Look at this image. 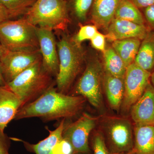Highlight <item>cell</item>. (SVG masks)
Segmentation results:
<instances>
[{
    "label": "cell",
    "mask_w": 154,
    "mask_h": 154,
    "mask_svg": "<svg viewBox=\"0 0 154 154\" xmlns=\"http://www.w3.org/2000/svg\"><path fill=\"white\" fill-rule=\"evenodd\" d=\"M5 81L3 77L2 73V70H1V67H0V85L5 86L6 85Z\"/></svg>",
    "instance_id": "cell-33"
},
{
    "label": "cell",
    "mask_w": 154,
    "mask_h": 154,
    "mask_svg": "<svg viewBox=\"0 0 154 154\" xmlns=\"http://www.w3.org/2000/svg\"><path fill=\"white\" fill-rule=\"evenodd\" d=\"M36 32L43 66L56 78L58 73L59 60L57 43L52 30L37 27Z\"/></svg>",
    "instance_id": "cell-11"
},
{
    "label": "cell",
    "mask_w": 154,
    "mask_h": 154,
    "mask_svg": "<svg viewBox=\"0 0 154 154\" xmlns=\"http://www.w3.org/2000/svg\"><path fill=\"white\" fill-rule=\"evenodd\" d=\"M91 146L94 154H111L107 149L102 132L94 134L91 139Z\"/></svg>",
    "instance_id": "cell-26"
},
{
    "label": "cell",
    "mask_w": 154,
    "mask_h": 154,
    "mask_svg": "<svg viewBox=\"0 0 154 154\" xmlns=\"http://www.w3.org/2000/svg\"><path fill=\"white\" fill-rule=\"evenodd\" d=\"M120 0H94L91 17L96 27L107 29L114 18Z\"/></svg>",
    "instance_id": "cell-16"
},
{
    "label": "cell",
    "mask_w": 154,
    "mask_h": 154,
    "mask_svg": "<svg viewBox=\"0 0 154 154\" xmlns=\"http://www.w3.org/2000/svg\"><path fill=\"white\" fill-rule=\"evenodd\" d=\"M65 124V119H63L57 127L54 130H50L47 128L46 129L49 132L48 136L37 143H31L17 138L11 139L12 140L22 143L26 149L30 152L35 154H49L58 143L62 139Z\"/></svg>",
    "instance_id": "cell-15"
},
{
    "label": "cell",
    "mask_w": 154,
    "mask_h": 154,
    "mask_svg": "<svg viewBox=\"0 0 154 154\" xmlns=\"http://www.w3.org/2000/svg\"><path fill=\"white\" fill-rule=\"evenodd\" d=\"M53 78L44 68L41 60L22 72L6 85L19 97L23 106L35 101L54 86Z\"/></svg>",
    "instance_id": "cell-2"
},
{
    "label": "cell",
    "mask_w": 154,
    "mask_h": 154,
    "mask_svg": "<svg viewBox=\"0 0 154 154\" xmlns=\"http://www.w3.org/2000/svg\"><path fill=\"white\" fill-rule=\"evenodd\" d=\"M103 77L100 62L97 59L90 61L70 95L83 96L94 107L99 108L102 103Z\"/></svg>",
    "instance_id": "cell-7"
},
{
    "label": "cell",
    "mask_w": 154,
    "mask_h": 154,
    "mask_svg": "<svg viewBox=\"0 0 154 154\" xmlns=\"http://www.w3.org/2000/svg\"><path fill=\"white\" fill-rule=\"evenodd\" d=\"M96 25H86L81 26L79 32L72 40L76 44L81 45L85 40H91L98 32Z\"/></svg>",
    "instance_id": "cell-25"
},
{
    "label": "cell",
    "mask_w": 154,
    "mask_h": 154,
    "mask_svg": "<svg viewBox=\"0 0 154 154\" xmlns=\"http://www.w3.org/2000/svg\"><path fill=\"white\" fill-rule=\"evenodd\" d=\"M134 63L147 71L152 73L154 69V30H149L141 40Z\"/></svg>",
    "instance_id": "cell-19"
},
{
    "label": "cell",
    "mask_w": 154,
    "mask_h": 154,
    "mask_svg": "<svg viewBox=\"0 0 154 154\" xmlns=\"http://www.w3.org/2000/svg\"><path fill=\"white\" fill-rule=\"evenodd\" d=\"M114 18L139 25H145L146 22L143 15L131 0H120Z\"/></svg>",
    "instance_id": "cell-21"
},
{
    "label": "cell",
    "mask_w": 154,
    "mask_h": 154,
    "mask_svg": "<svg viewBox=\"0 0 154 154\" xmlns=\"http://www.w3.org/2000/svg\"><path fill=\"white\" fill-rule=\"evenodd\" d=\"M5 50L6 49L4 48V47H3L2 44H1V42H0V58H1V56L4 53V52H5Z\"/></svg>",
    "instance_id": "cell-34"
},
{
    "label": "cell",
    "mask_w": 154,
    "mask_h": 154,
    "mask_svg": "<svg viewBox=\"0 0 154 154\" xmlns=\"http://www.w3.org/2000/svg\"><path fill=\"white\" fill-rule=\"evenodd\" d=\"M57 45L59 67L56 77V88L58 92L68 94L72 84L82 70L84 51L81 45L66 37L62 38Z\"/></svg>",
    "instance_id": "cell-3"
},
{
    "label": "cell",
    "mask_w": 154,
    "mask_h": 154,
    "mask_svg": "<svg viewBox=\"0 0 154 154\" xmlns=\"http://www.w3.org/2000/svg\"><path fill=\"white\" fill-rule=\"evenodd\" d=\"M150 79L151 81L152 85L154 87V69L152 71V72L151 73V75Z\"/></svg>",
    "instance_id": "cell-35"
},
{
    "label": "cell",
    "mask_w": 154,
    "mask_h": 154,
    "mask_svg": "<svg viewBox=\"0 0 154 154\" xmlns=\"http://www.w3.org/2000/svg\"><path fill=\"white\" fill-rule=\"evenodd\" d=\"M41 60L40 49L24 51H11L6 49L0 58V67L6 84Z\"/></svg>",
    "instance_id": "cell-10"
},
{
    "label": "cell",
    "mask_w": 154,
    "mask_h": 154,
    "mask_svg": "<svg viewBox=\"0 0 154 154\" xmlns=\"http://www.w3.org/2000/svg\"><path fill=\"white\" fill-rule=\"evenodd\" d=\"M143 15L149 30H154V5L144 9Z\"/></svg>",
    "instance_id": "cell-30"
},
{
    "label": "cell",
    "mask_w": 154,
    "mask_h": 154,
    "mask_svg": "<svg viewBox=\"0 0 154 154\" xmlns=\"http://www.w3.org/2000/svg\"><path fill=\"white\" fill-rule=\"evenodd\" d=\"M86 101L82 96L60 93L53 86L35 101L21 107L14 120L38 117L48 122L72 118L82 111Z\"/></svg>",
    "instance_id": "cell-1"
},
{
    "label": "cell",
    "mask_w": 154,
    "mask_h": 154,
    "mask_svg": "<svg viewBox=\"0 0 154 154\" xmlns=\"http://www.w3.org/2000/svg\"><path fill=\"white\" fill-rule=\"evenodd\" d=\"M138 9H144L154 5V0H131Z\"/></svg>",
    "instance_id": "cell-32"
},
{
    "label": "cell",
    "mask_w": 154,
    "mask_h": 154,
    "mask_svg": "<svg viewBox=\"0 0 154 154\" xmlns=\"http://www.w3.org/2000/svg\"><path fill=\"white\" fill-rule=\"evenodd\" d=\"M96 119L86 113H83L77 120L65 124L63 137L68 141L75 153L90 154L91 149L89 136L95 127Z\"/></svg>",
    "instance_id": "cell-8"
},
{
    "label": "cell",
    "mask_w": 154,
    "mask_h": 154,
    "mask_svg": "<svg viewBox=\"0 0 154 154\" xmlns=\"http://www.w3.org/2000/svg\"><path fill=\"white\" fill-rule=\"evenodd\" d=\"M134 138L136 154H154V125L135 124Z\"/></svg>",
    "instance_id": "cell-18"
},
{
    "label": "cell",
    "mask_w": 154,
    "mask_h": 154,
    "mask_svg": "<svg viewBox=\"0 0 154 154\" xmlns=\"http://www.w3.org/2000/svg\"><path fill=\"white\" fill-rule=\"evenodd\" d=\"M103 54L105 72L113 76L124 78L126 67L113 48L105 50Z\"/></svg>",
    "instance_id": "cell-22"
},
{
    "label": "cell",
    "mask_w": 154,
    "mask_h": 154,
    "mask_svg": "<svg viewBox=\"0 0 154 154\" xmlns=\"http://www.w3.org/2000/svg\"><path fill=\"white\" fill-rule=\"evenodd\" d=\"M25 18L34 26L51 30H64L69 21L65 0H36Z\"/></svg>",
    "instance_id": "cell-4"
},
{
    "label": "cell",
    "mask_w": 154,
    "mask_h": 154,
    "mask_svg": "<svg viewBox=\"0 0 154 154\" xmlns=\"http://www.w3.org/2000/svg\"><path fill=\"white\" fill-rule=\"evenodd\" d=\"M103 81L105 94L110 107L118 110L124 98V78L113 76L105 72Z\"/></svg>",
    "instance_id": "cell-17"
},
{
    "label": "cell",
    "mask_w": 154,
    "mask_h": 154,
    "mask_svg": "<svg viewBox=\"0 0 154 154\" xmlns=\"http://www.w3.org/2000/svg\"><path fill=\"white\" fill-rule=\"evenodd\" d=\"M36 0H0L13 17L26 14Z\"/></svg>",
    "instance_id": "cell-23"
},
{
    "label": "cell",
    "mask_w": 154,
    "mask_h": 154,
    "mask_svg": "<svg viewBox=\"0 0 154 154\" xmlns=\"http://www.w3.org/2000/svg\"><path fill=\"white\" fill-rule=\"evenodd\" d=\"M75 152L70 143L63 137L49 154H74Z\"/></svg>",
    "instance_id": "cell-27"
},
{
    "label": "cell",
    "mask_w": 154,
    "mask_h": 154,
    "mask_svg": "<svg viewBox=\"0 0 154 154\" xmlns=\"http://www.w3.org/2000/svg\"><path fill=\"white\" fill-rule=\"evenodd\" d=\"M14 18L10 11L0 3V23Z\"/></svg>",
    "instance_id": "cell-31"
},
{
    "label": "cell",
    "mask_w": 154,
    "mask_h": 154,
    "mask_svg": "<svg viewBox=\"0 0 154 154\" xmlns=\"http://www.w3.org/2000/svg\"><path fill=\"white\" fill-rule=\"evenodd\" d=\"M37 27L25 19L8 20L0 23V42L11 51L39 49Z\"/></svg>",
    "instance_id": "cell-5"
},
{
    "label": "cell",
    "mask_w": 154,
    "mask_h": 154,
    "mask_svg": "<svg viewBox=\"0 0 154 154\" xmlns=\"http://www.w3.org/2000/svg\"><path fill=\"white\" fill-rule=\"evenodd\" d=\"M141 40L131 38L113 42L112 48L121 57L126 68L134 62L137 55Z\"/></svg>",
    "instance_id": "cell-20"
},
{
    "label": "cell",
    "mask_w": 154,
    "mask_h": 154,
    "mask_svg": "<svg viewBox=\"0 0 154 154\" xmlns=\"http://www.w3.org/2000/svg\"><path fill=\"white\" fill-rule=\"evenodd\" d=\"M106 38L110 41L136 38L143 40L149 32V29L145 25L113 18L107 28Z\"/></svg>",
    "instance_id": "cell-12"
},
{
    "label": "cell",
    "mask_w": 154,
    "mask_h": 154,
    "mask_svg": "<svg viewBox=\"0 0 154 154\" xmlns=\"http://www.w3.org/2000/svg\"><path fill=\"white\" fill-rule=\"evenodd\" d=\"M151 73L134 62L127 67L124 77L125 94L122 110L127 112L141 97L150 82Z\"/></svg>",
    "instance_id": "cell-9"
},
{
    "label": "cell",
    "mask_w": 154,
    "mask_h": 154,
    "mask_svg": "<svg viewBox=\"0 0 154 154\" xmlns=\"http://www.w3.org/2000/svg\"><path fill=\"white\" fill-rule=\"evenodd\" d=\"M135 124L154 125V87L150 82L141 97L131 108Z\"/></svg>",
    "instance_id": "cell-13"
},
{
    "label": "cell",
    "mask_w": 154,
    "mask_h": 154,
    "mask_svg": "<svg viewBox=\"0 0 154 154\" xmlns=\"http://www.w3.org/2000/svg\"><path fill=\"white\" fill-rule=\"evenodd\" d=\"M11 138L0 130V154H10Z\"/></svg>",
    "instance_id": "cell-29"
},
{
    "label": "cell",
    "mask_w": 154,
    "mask_h": 154,
    "mask_svg": "<svg viewBox=\"0 0 154 154\" xmlns=\"http://www.w3.org/2000/svg\"><path fill=\"white\" fill-rule=\"evenodd\" d=\"M74 154H79V153H75Z\"/></svg>",
    "instance_id": "cell-37"
},
{
    "label": "cell",
    "mask_w": 154,
    "mask_h": 154,
    "mask_svg": "<svg viewBox=\"0 0 154 154\" xmlns=\"http://www.w3.org/2000/svg\"><path fill=\"white\" fill-rule=\"evenodd\" d=\"M22 106L19 97L7 85H0V130L4 131Z\"/></svg>",
    "instance_id": "cell-14"
},
{
    "label": "cell",
    "mask_w": 154,
    "mask_h": 154,
    "mask_svg": "<svg viewBox=\"0 0 154 154\" xmlns=\"http://www.w3.org/2000/svg\"><path fill=\"white\" fill-rule=\"evenodd\" d=\"M94 2V0H73V11L79 21H86L88 12L92 7Z\"/></svg>",
    "instance_id": "cell-24"
},
{
    "label": "cell",
    "mask_w": 154,
    "mask_h": 154,
    "mask_svg": "<svg viewBox=\"0 0 154 154\" xmlns=\"http://www.w3.org/2000/svg\"><path fill=\"white\" fill-rule=\"evenodd\" d=\"M103 130L102 133L110 154H124L133 149L134 131L128 119L121 117H107L104 122Z\"/></svg>",
    "instance_id": "cell-6"
},
{
    "label": "cell",
    "mask_w": 154,
    "mask_h": 154,
    "mask_svg": "<svg viewBox=\"0 0 154 154\" xmlns=\"http://www.w3.org/2000/svg\"><path fill=\"white\" fill-rule=\"evenodd\" d=\"M122 154H136V153L135 152L134 150V149H133L132 150H131L130 151L128 152Z\"/></svg>",
    "instance_id": "cell-36"
},
{
    "label": "cell",
    "mask_w": 154,
    "mask_h": 154,
    "mask_svg": "<svg viewBox=\"0 0 154 154\" xmlns=\"http://www.w3.org/2000/svg\"><path fill=\"white\" fill-rule=\"evenodd\" d=\"M106 35L97 32L96 35L91 39V43L92 46L95 49L104 52L105 50V41Z\"/></svg>",
    "instance_id": "cell-28"
}]
</instances>
